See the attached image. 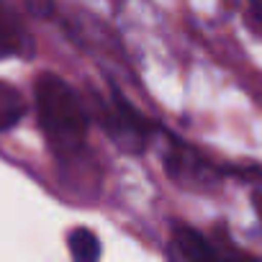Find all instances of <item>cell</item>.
Masks as SVG:
<instances>
[{
  "label": "cell",
  "mask_w": 262,
  "mask_h": 262,
  "mask_svg": "<svg viewBox=\"0 0 262 262\" xmlns=\"http://www.w3.org/2000/svg\"><path fill=\"white\" fill-rule=\"evenodd\" d=\"M34 105L39 128L59 160L77 157L90 134V108L80 93L57 72H39L34 80Z\"/></svg>",
  "instance_id": "6da1fadb"
},
{
  "label": "cell",
  "mask_w": 262,
  "mask_h": 262,
  "mask_svg": "<svg viewBox=\"0 0 262 262\" xmlns=\"http://www.w3.org/2000/svg\"><path fill=\"white\" fill-rule=\"evenodd\" d=\"M95 116L100 118V126L113 144L128 155H142L160 134V126L137 105H131V100L116 85H111L108 100H95Z\"/></svg>",
  "instance_id": "7a4b0ae2"
},
{
  "label": "cell",
  "mask_w": 262,
  "mask_h": 262,
  "mask_svg": "<svg viewBox=\"0 0 262 262\" xmlns=\"http://www.w3.org/2000/svg\"><path fill=\"white\" fill-rule=\"evenodd\" d=\"M167 254L172 262H262L252 252L242 249L224 226H216L213 234H203L188 224H175Z\"/></svg>",
  "instance_id": "3957f363"
},
{
  "label": "cell",
  "mask_w": 262,
  "mask_h": 262,
  "mask_svg": "<svg viewBox=\"0 0 262 262\" xmlns=\"http://www.w3.org/2000/svg\"><path fill=\"white\" fill-rule=\"evenodd\" d=\"M165 170L172 180L178 183H190V185H208L219 178L231 175L229 165H216L208 162L201 152H195L193 147H188L185 142L170 139L167 152H165Z\"/></svg>",
  "instance_id": "277c9868"
},
{
  "label": "cell",
  "mask_w": 262,
  "mask_h": 262,
  "mask_svg": "<svg viewBox=\"0 0 262 262\" xmlns=\"http://www.w3.org/2000/svg\"><path fill=\"white\" fill-rule=\"evenodd\" d=\"M34 36L18 11L8 3H0V59L11 57H31Z\"/></svg>",
  "instance_id": "5b68a950"
},
{
  "label": "cell",
  "mask_w": 262,
  "mask_h": 262,
  "mask_svg": "<svg viewBox=\"0 0 262 262\" xmlns=\"http://www.w3.org/2000/svg\"><path fill=\"white\" fill-rule=\"evenodd\" d=\"M26 111H29V103L24 93L16 85L0 80V131H11L13 126H18Z\"/></svg>",
  "instance_id": "8992f818"
},
{
  "label": "cell",
  "mask_w": 262,
  "mask_h": 262,
  "mask_svg": "<svg viewBox=\"0 0 262 262\" xmlns=\"http://www.w3.org/2000/svg\"><path fill=\"white\" fill-rule=\"evenodd\" d=\"M67 247H70V257L75 262H98L100 259V239L88 226L72 229L67 236Z\"/></svg>",
  "instance_id": "52a82bcc"
},
{
  "label": "cell",
  "mask_w": 262,
  "mask_h": 262,
  "mask_svg": "<svg viewBox=\"0 0 262 262\" xmlns=\"http://www.w3.org/2000/svg\"><path fill=\"white\" fill-rule=\"evenodd\" d=\"M247 13H249V21L252 24H262V3H249L247 6Z\"/></svg>",
  "instance_id": "ba28073f"
}]
</instances>
